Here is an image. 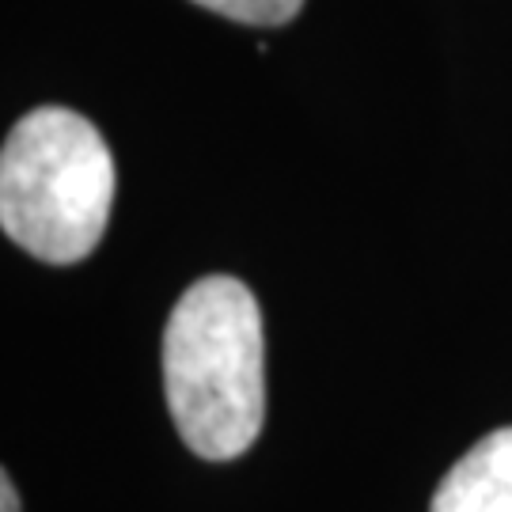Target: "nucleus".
<instances>
[{
  "mask_svg": "<svg viewBox=\"0 0 512 512\" xmlns=\"http://www.w3.org/2000/svg\"><path fill=\"white\" fill-rule=\"evenodd\" d=\"M429 512H512V425L486 433L440 478Z\"/></svg>",
  "mask_w": 512,
  "mask_h": 512,
  "instance_id": "3",
  "label": "nucleus"
},
{
  "mask_svg": "<svg viewBox=\"0 0 512 512\" xmlns=\"http://www.w3.org/2000/svg\"><path fill=\"white\" fill-rule=\"evenodd\" d=\"M194 4L236 19V23H251V27H281L304 8V0H194Z\"/></svg>",
  "mask_w": 512,
  "mask_h": 512,
  "instance_id": "4",
  "label": "nucleus"
},
{
  "mask_svg": "<svg viewBox=\"0 0 512 512\" xmlns=\"http://www.w3.org/2000/svg\"><path fill=\"white\" fill-rule=\"evenodd\" d=\"M114 160L103 133L69 107L23 114L0 152V228L27 255L69 266L107 232Z\"/></svg>",
  "mask_w": 512,
  "mask_h": 512,
  "instance_id": "2",
  "label": "nucleus"
},
{
  "mask_svg": "<svg viewBox=\"0 0 512 512\" xmlns=\"http://www.w3.org/2000/svg\"><path fill=\"white\" fill-rule=\"evenodd\" d=\"M0 512H19V494L12 486V475H0Z\"/></svg>",
  "mask_w": 512,
  "mask_h": 512,
  "instance_id": "5",
  "label": "nucleus"
},
{
  "mask_svg": "<svg viewBox=\"0 0 512 512\" xmlns=\"http://www.w3.org/2000/svg\"><path fill=\"white\" fill-rule=\"evenodd\" d=\"M266 346L255 293L228 274L194 281L164 330L167 410L202 459L243 456L266 421Z\"/></svg>",
  "mask_w": 512,
  "mask_h": 512,
  "instance_id": "1",
  "label": "nucleus"
}]
</instances>
